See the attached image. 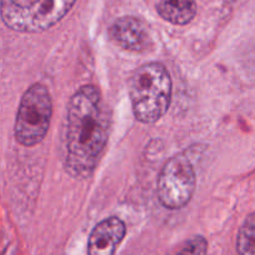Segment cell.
Instances as JSON below:
<instances>
[{
	"instance_id": "1",
	"label": "cell",
	"mask_w": 255,
	"mask_h": 255,
	"mask_svg": "<svg viewBox=\"0 0 255 255\" xmlns=\"http://www.w3.org/2000/svg\"><path fill=\"white\" fill-rule=\"evenodd\" d=\"M109 109L101 92L92 85L82 86L71 97L66 119V172L77 179L94 173L109 141Z\"/></svg>"
},
{
	"instance_id": "9",
	"label": "cell",
	"mask_w": 255,
	"mask_h": 255,
	"mask_svg": "<svg viewBox=\"0 0 255 255\" xmlns=\"http://www.w3.org/2000/svg\"><path fill=\"white\" fill-rule=\"evenodd\" d=\"M237 252L239 255H255V213L249 214L239 228Z\"/></svg>"
},
{
	"instance_id": "2",
	"label": "cell",
	"mask_w": 255,
	"mask_h": 255,
	"mask_svg": "<svg viewBox=\"0 0 255 255\" xmlns=\"http://www.w3.org/2000/svg\"><path fill=\"white\" fill-rule=\"evenodd\" d=\"M171 75L159 62L142 65L129 80L132 110L142 124H154L162 119L171 104Z\"/></svg>"
},
{
	"instance_id": "6",
	"label": "cell",
	"mask_w": 255,
	"mask_h": 255,
	"mask_svg": "<svg viewBox=\"0 0 255 255\" xmlns=\"http://www.w3.org/2000/svg\"><path fill=\"white\" fill-rule=\"evenodd\" d=\"M109 34L117 46L128 51L144 52L152 47L148 26L136 16L119 17L110 26Z\"/></svg>"
},
{
	"instance_id": "4",
	"label": "cell",
	"mask_w": 255,
	"mask_h": 255,
	"mask_svg": "<svg viewBox=\"0 0 255 255\" xmlns=\"http://www.w3.org/2000/svg\"><path fill=\"white\" fill-rule=\"evenodd\" d=\"M52 115L49 91L42 84H34L22 95L15 120V138L20 144L32 147L46 136Z\"/></svg>"
},
{
	"instance_id": "7",
	"label": "cell",
	"mask_w": 255,
	"mask_h": 255,
	"mask_svg": "<svg viewBox=\"0 0 255 255\" xmlns=\"http://www.w3.org/2000/svg\"><path fill=\"white\" fill-rule=\"evenodd\" d=\"M126 236V226L117 217L100 222L89 237L87 255H114Z\"/></svg>"
},
{
	"instance_id": "3",
	"label": "cell",
	"mask_w": 255,
	"mask_h": 255,
	"mask_svg": "<svg viewBox=\"0 0 255 255\" xmlns=\"http://www.w3.org/2000/svg\"><path fill=\"white\" fill-rule=\"evenodd\" d=\"M76 0H1V17L9 29L36 34L56 25Z\"/></svg>"
},
{
	"instance_id": "5",
	"label": "cell",
	"mask_w": 255,
	"mask_h": 255,
	"mask_svg": "<svg viewBox=\"0 0 255 255\" xmlns=\"http://www.w3.org/2000/svg\"><path fill=\"white\" fill-rule=\"evenodd\" d=\"M196 172L188 157L177 154L166 162L157 184V194L162 206L181 209L188 204L196 189Z\"/></svg>"
},
{
	"instance_id": "10",
	"label": "cell",
	"mask_w": 255,
	"mask_h": 255,
	"mask_svg": "<svg viewBox=\"0 0 255 255\" xmlns=\"http://www.w3.org/2000/svg\"><path fill=\"white\" fill-rule=\"evenodd\" d=\"M177 255H208V243L201 236L188 239Z\"/></svg>"
},
{
	"instance_id": "8",
	"label": "cell",
	"mask_w": 255,
	"mask_h": 255,
	"mask_svg": "<svg viewBox=\"0 0 255 255\" xmlns=\"http://www.w3.org/2000/svg\"><path fill=\"white\" fill-rule=\"evenodd\" d=\"M157 12L162 19L174 25H186L197 14L196 0H157Z\"/></svg>"
}]
</instances>
